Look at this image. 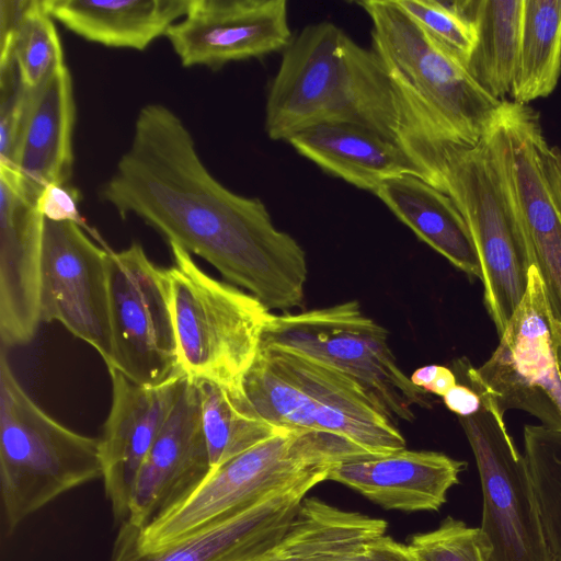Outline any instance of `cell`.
Here are the masks:
<instances>
[{
	"instance_id": "obj_10",
	"label": "cell",
	"mask_w": 561,
	"mask_h": 561,
	"mask_svg": "<svg viewBox=\"0 0 561 561\" xmlns=\"http://www.w3.org/2000/svg\"><path fill=\"white\" fill-rule=\"evenodd\" d=\"M453 371L457 380L490 397L503 415L507 410H522L542 426L561 431L557 330L535 265L530 266L524 298L490 358L479 368L466 357L459 358Z\"/></svg>"
},
{
	"instance_id": "obj_37",
	"label": "cell",
	"mask_w": 561,
	"mask_h": 561,
	"mask_svg": "<svg viewBox=\"0 0 561 561\" xmlns=\"http://www.w3.org/2000/svg\"><path fill=\"white\" fill-rule=\"evenodd\" d=\"M440 367V365H427L420 367L412 374L410 379L416 387L425 391L438 375Z\"/></svg>"
},
{
	"instance_id": "obj_22",
	"label": "cell",
	"mask_w": 561,
	"mask_h": 561,
	"mask_svg": "<svg viewBox=\"0 0 561 561\" xmlns=\"http://www.w3.org/2000/svg\"><path fill=\"white\" fill-rule=\"evenodd\" d=\"M288 142L324 172L371 193L401 175L424 179L401 145L357 124H318L295 134Z\"/></svg>"
},
{
	"instance_id": "obj_9",
	"label": "cell",
	"mask_w": 561,
	"mask_h": 561,
	"mask_svg": "<svg viewBox=\"0 0 561 561\" xmlns=\"http://www.w3.org/2000/svg\"><path fill=\"white\" fill-rule=\"evenodd\" d=\"M260 345L305 355L352 377L394 420L411 422L414 407H431L427 392L400 368L388 331L365 314L356 300L298 313H272Z\"/></svg>"
},
{
	"instance_id": "obj_19",
	"label": "cell",
	"mask_w": 561,
	"mask_h": 561,
	"mask_svg": "<svg viewBox=\"0 0 561 561\" xmlns=\"http://www.w3.org/2000/svg\"><path fill=\"white\" fill-rule=\"evenodd\" d=\"M388 523L306 496L283 537L252 561H416Z\"/></svg>"
},
{
	"instance_id": "obj_36",
	"label": "cell",
	"mask_w": 561,
	"mask_h": 561,
	"mask_svg": "<svg viewBox=\"0 0 561 561\" xmlns=\"http://www.w3.org/2000/svg\"><path fill=\"white\" fill-rule=\"evenodd\" d=\"M456 385L457 378L454 371L445 366H442L438 375L425 391L427 393H434L443 398Z\"/></svg>"
},
{
	"instance_id": "obj_11",
	"label": "cell",
	"mask_w": 561,
	"mask_h": 561,
	"mask_svg": "<svg viewBox=\"0 0 561 561\" xmlns=\"http://www.w3.org/2000/svg\"><path fill=\"white\" fill-rule=\"evenodd\" d=\"M112 359L108 369L157 387L183 377L167 268L157 266L142 245L108 253Z\"/></svg>"
},
{
	"instance_id": "obj_31",
	"label": "cell",
	"mask_w": 561,
	"mask_h": 561,
	"mask_svg": "<svg viewBox=\"0 0 561 561\" xmlns=\"http://www.w3.org/2000/svg\"><path fill=\"white\" fill-rule=\"evenodd\" d=\"M397 1L426 32L461 56L467 62L474 48L477 33L458 0Z\"/></svg>"
},
{
	"instance_id": "obj_6",
	"label": "cell",
	"mask_w": 561,
	"mask_h": 561,
	"mask_svg": "<svg viewBox=\"0 0 561 561\" xmlns=\"http://www.w3.org/2000/svg\"><path fill=\"white\" fill-rule=\"evenodd\" d=\"M366 455L333 434L283 430L210 471L186 499L139 530L137 546L144 552L162 549L233 517L277 489Z\"/></svg>"
},
{
	"instance_id": "obj_35",
	"label": "cell",
	"mask_w": 561,
	"mask_h": 561,
	"mask_svg": "<svg viewBox=\"0 0 561 561\" xmlns=\"http://www.w3.org/2000/svg\"><path fill=\"white\" fill-rule=\"evenodd\" d=\"M543 169L554 206L561 218V150L548 147Z\"/></svg>"
},
{
	"instance_id": "obj_21",
	"label": "cell",
	"mask_w": 561,
	"mask_h": 561,
	"mask_svg": "<svg viewBox=\"0 0 561 561\" xmlns=\"http://www.w3.org/2000/svg\"><path fill=\"white\" fill-rule=\"evenodd\" d=\"M76 104L65 64L30 89L13 167L36 199L49 185L69 184Z\"/></svg>"
},
{
	"instance_id": "obj_33",
	"label": "cell",
	"mask_w": 561,
	"mask_h": 561,
	"mask_svg": "<svg viewBox=\"0 0 561 561\" xmlns=\"http://www.w3.org/2000/svg\"><path fill=\"white\" fill-rule=\"evenodd\" d=\"M37 206L46 219L79 222V196L70 184L47 186L38 196Z\"/></svg>"
},
{
	"instance_id": "obj_2",
	"label": "cell",
	"mask_w": 561,
	"mask_h": 561,
	"mask_svg": "<svg viewBox=\"0 0 561 561\" xmlns=\"http://www.w3.org/2000/svg\"><path fill=\"white\" fill-rule=\"evenodd\" d=\"M357 4L370 19V49L401 105L404 149L431 183L442 150L477 145L503 101L489 94L466 60L426 32L397 0Z\"/></svg>"
},
{
	"instance_id": "obj_23",
	"label": "cell",
	"mask_w": 561,
	"mask_h": 561,
	"mask_svg": "<svg viewBox=\"0 0 561 561\" xmlns=\"http://www.w3.org/2000/svg\"><path fill=\"white\" fill-rule=\"evenodd\" d=\"M192 0H43L51 18L107 47L144 50L180 21Z\"/></svg>"
},
{
	"instance_id": "obj_3",
	"label": "cell",
	"mask_w": 561,
	"mask_h": 561,
	"mask_svg": "<svg viewBox=\"0 0 561 561\" xmlns=\"http://www.w3.org/2000/svg\"><path fill=\"white\" fill-rule=\"evenodd\" d=\"M334 122L367 127L404 148L401 105L377 56L323 21L305 26L283 51L264 128L270 139L288 141Z\"/></svg>"
},
{
	"instance_id": "obj_16",
	"label": "cell",
	"mask_w": 561,
	"mask_h": 561,
	"mask_svg": "<svg viewBox=\"0 0 561 561\" xmlns=\"http://www.w3.org/2000/svg\"><path fill=\"white\" fill-rule=\"evenodd\" d=\"M45 218L15 170L0 165V339L9 350L33 340L39 320Z\"/></svg>"
},
{
	"instance_id": "obj_15",
	"label": "cell",
	"mask_w": 561,
	"mask_h": 561,
	"mask_svg": "<svg viewBox=\"0 0 561 561\" xmlns=\"http://www.w3.org/2000/svg\"><path fill=\"white\" fill-rule=\"evenodd\" d=\"M328 471L277 489L233 517L156 551H141L137 546L140 529L124 522L108 561H252L283 537L301 501L327 480Z\"/></svg>"
},
{
	"instance_id": "obj_34",
	"label": "cell",
	"mask_w": 561,
	"mask_h": 561,
	"mask_svg": "<svg viewBox=\"0 0 561 561\" xmlns=\"http://www.w3.org/2000/svg\"><path fill=\"white\" fill-rule=\"evenodd\" d=\"M448 410L458 417H468L476 414L482 407L480 396L469 386L457 383L444 397Z\"/></svg>"
},
{
	"instance_id": "obj_7",
	"label": "cell",
	"mask_w": 561,
	"mask_h": 561,
	"mask_svg": "<svg viewBox=\"0 0 561 561\" xmlns=\"http://www.w3.org/2000/svg\"><path fill=\"white\" fill-rule=\"evenodd\" d=\"M0 353V492L8 531L59 495L102 478L99 438L42 410Z\"/></svg>"
},
{
	"instance_id": "obj_25",
	"label": "cell",
	"mask_w": 561,
	"mask_h": 561,
	"mask_svg": "<svg viewBox=\"0 0 561 561\" xmlns=\"http://www.w3.org/2000/svg\"><path fill=\"white\" fill-rule=\"evenodd\" d=\"M458 1L477 33L468 70L489 94L507 100L518 66L525 0Z\"/></svg>"
},
{
	"instance_id": "obj_20",
	"label": "cell",
	"mask_w": 561,
	"mask_h": 561,
	"mask_svg": "<svg viewBox=\"0 0 561 561\" xmlns=\"http://www.w3.org/2000/svg\"><path fill=\"white\" fill-rule=\"evenodd\" d=\"M465 468L466 462L443 453L404 448L340 461L329 469L327 480L346 485L386 510L437 511Z\"/></svg>"
},
{
	"instance_id": "obj_26",
	"label": "cell",
	"mask_w": 561,
	"mask_h": 561,
	"mask_svg": "<svg viewBox=\"0 0 561 561\" xmlns=\"http://www.w3.org/2000/svg\"><path fill=\"white\" fill-rule=\"evenodd\" d=\"M194 381L199 389L201 421L210 471L285 430L263 419L242 389Z\"/></svg>"
},
{
	"instance_id": "obj_28",
	"label": "cell",
	"mask_w": 561,
	"mask_h": 561,
	"mask_svg": "<svg viewBox=\"0 0 561 561\" xmlns=\"http://www.w3.org/2000/svg\"><path fill=\"white\" fill-rule=\"evenodd\" d=\"M523 437L545 539L553 560L561 561V431L525 425Z\"/></svg>"
},
{
	"instance_id": "obj_30",
	"label": "cell",
	"mask_w": 561,
	"mask_h": 561,
	"mask_svg": "<svg viewBox=\"0 0 561 561\" xmlns=\"http://www.w3.org/2000/svg\"><path fill=\"white\" fill-rule=\"evenodd\" d=\"M416 561H490L491 546L480 527H469L450 516L407 543Z\"/></svg>"
},
{
	"instance_id": "obj_1",
	"label": "cell",
	"mask_w": 561,
	"mask_h": 561,
	"mask_svg": "<svg viewBox=\"0 0 561 561\" xmlns=\"http://www.w3.org/2000/svg\"><path fill=\"white\" fill-rule=\"evenodd\" d=\"M101 196L123 219L134 215L168 243L204 259L270 312L302 305V247L275 227L260 198L239 195L214 178L190 130L165 105L140 110L131 142Z\"/></svg>"
},
{
	"instance_id": "obj_4",
	"label": "cell",
	"mask_w": 561,
	"mask_h": 561,
	"mask_svg": "<svg viewBox=\"0 0 561 561\" xmlns=\"http://www.w3.org/2000/svg\"><path fill=\"white\" fill-rule=\"evenodd\" d=\"M492 122L477 145L443 149L437 163V186L454 199L468 224L481 265L483 302L500 336L524 298L534 264L507 162Z\"/></svg>"
},
{
	"instance_id": "obj_29",
	"label": "cell",
	"mask_w": 561,
	"mask_h": 561,
	"mask_svg": "<svg viewBox=\"0 0 561 561\" xmlns=\"http://www.w3.org/2000/svg\"><path fill=\"white\" fill-rule=\"evenodd\" d=\"M11 59L22 82L31 89L65 64L54 19L45 9L43 0H28L13 34L8 59L1 64Z\"/></svg>"
},
{
	"instance_id": "obj_12",
	"label": "cell",
	"mask_w": 561,
	"mask_h": 561,
	"mask_svg": "<svg viewBox=\"0 0 561 561\" xmlns=\"http://www.w3.org/2000/svg\"><path fill=\"white\" fill-rule=\"evenodd\" d=\"M479 396L481 409L458 420L477 461L483 496L480 528L491 546L490 561H554L525 457L495 402Z\"/></svg>"
},
{
	"instance_id": "obj_32",
	"label": "cell",
	"mask_w": 561,
	"mask_h": 561,
	"mask_svg": "<svg viewBox=\"0 0 561 561\" xmlns=\"http://www.w3.org/2000/svg\"><path fill=\"white\" fill-rule=\"evenodd\" d=\"M14 61L0 65V164L13 167L30 93Z\"/></svg>"
},
{
	"instance_id": "obj_24",
	"label": "cell",
	"mask_w": 561,
	"mask_h": 561,
	"mask_svg": "<svg viewBox=\"0 0 561 561\" xmlns=\"http://www.w3.org/2000/svg\"><path fill=\"white\" fill-rule=\"evenodd\" d=\"M374 194L419 239L468 276L481 279L470 229L448 194L411 174L386 181Z\"/></svg>"
},
{
	"instance_id": "obj_5",
	"label": "cell",
	"mask_w": 561,
	"mask_h": 561,
	"mask_svg": "<svg viewBox=\"0 0 561 561\" xmlns=\"http://www.w3.org/2000/svg\"><path fill=\"white\" fill-rule=\"evenodd\" d=\"M241 389L279 428L333 434L368 455L407 447L394 419L363 385L305 355L260 345Z\"/></svg>"
},
{
	"instance_id": "obj_17",
	"label": "cell",
	"mask_w": 561,
	"mask_h": 561,
	"mask_svg": "<svg viewBox=\"0 0 561 561\" xmlns=\"http://www.w3.org/2000/svg\"><path fill=\"white\" fill-rule=\"evenodd\" d=\"M112 401L100 440L102 479L114 519L127 520L139 470L175 404L185 377L157 387L139 385L108 369Z\"/></svg>"
},
{
	"instance_id": "obj_8",
	"label": "cell",
	"mask_w": 561,
	"mask_h": 561,
	"mask_svg": "<svg viewBox=\"0 0 561 561\" xmlns=\"http://www.w3.org/2000/svg\"><path fill=\"white\" fill-rule=\"evenodd\" d=\"M167 268L180 373L241 389L272 314L254 296L215 279L192 254L169 243Z\"/></svg>"
},
{
	"instance_id": "obj_18",
	"label": "cell",
	"mask_w": 561,
	"mask_h": 561,
	"mask_svg": "<svg viewBox=\"0 0 561 561\" xmlns=\"http://www.w3.org/2000/svg\"><path fill=\"white\" fill-rule=\"evenodd\" d=\"M209 472L199 389L196 381L185 377L181 393L139 470L126 522L144 529L186 499Z\"/></svg>"
},
{
	"instance_id": "obj_14",
	"label": "cell",
	"mask_w": 561,
	"mask_h": 561,
	"mask_svg": "<svg viewBox=\"0 0 561 561\" xmlns=\"http://www.w3.org/2000/svg\"><path fill=\"white\" fill-rule=\"evenodd\" d=\"M164 36L184 67L214 70L284 51L293 39L286 0H192Z\"/></svg>"
},
{
	"instance_id": "obj_13",
	"label": "cell",
	"mask_w": 561,
	"mask_h": 561,
	"mask_svg": "<svg viewBox=\"0 0 561 561\" xmlns=\"http://www.w3.org/2000/svg\"><path fill=\"white\" fill-rule=\"evenodd\" d=\"M108 253L79 222L45 218L39 320L61 323L92 346L106 366L112 359Z\"/></svg>"
},
{
	"instance_id": "obj_27",
	"label": "cell",
	"mask_w": 561,
	"mask_h": 561,
	"mask_svg": "<svg viewBox=\"0 0 561 561\" xmlns=\"http://www.w3.org/2000/svg\"><path fill=\"white\" fill-rule=\"evenodd\" d=\"M561 76V0H525L518 66L512 101L547 98Z\"/></svg>"
}]
</instances>
